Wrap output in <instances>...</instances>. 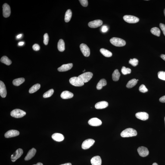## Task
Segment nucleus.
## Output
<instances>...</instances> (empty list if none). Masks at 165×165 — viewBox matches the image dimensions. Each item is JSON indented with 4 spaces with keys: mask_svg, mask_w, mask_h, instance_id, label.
Returning <instances> with one entry per match:
<instances>
[{
    "mask_svg": "<svg viewBox=\"0 0 165 165\" xmlns=\"http://www.w3.org/2000/svg\"><path fill=\"white\" fill-rule=\"evenodd\" d=\"M137 134V131L135 130L129 128L122 131L120 134V135L122 137H129L136 136Z\"/></svg>",
    "mask_w": 165,
    "mask_h": 165,
    "instance_id": "obj_1",
    "label": "nucleus"
},
{
    "mask_svg": "<svg viewBox=\"0 0 165 165\" xmlns=\"http://www.w3.org/2000/svg\"><path fill=\"white\" fill-rule=\"evenodd\" d=\"M110 41L111 44L116 47H123L126 45V41L120 38L113 37L110 39Z\"/></svg>",
    "mask_w": 165,
    "mask_h": 165,
    "instance_id": "obj_2",
    "label": "nucleus"
},
{
    "mask_svg": "<svg viewBox=\"0 0 165 165\" xmlns=\"http://www.w3.org/2000/svg\"><path fill=\"white\" fill-rule=\"evenodd\" d=\"M26 113L23 110L16 109L12 110L11 112V115L12 117L16 118H20L25 115Z\"/></svg>",
    "mask_w": 165,
    "mask_h": 165,
    "instance_id": "obj_3",
    "label": "nucleus"
},
{
    "mask_svg": "<svg viewBox=\"0 0 165 165\" xmlns=\"http://www.w3.org/2000/svg\"><path fill=\"white\" fill-rule=\"evenodd\" d=\"M93 74L90 72H86L80 75L78 77L82 81L85 83L88 82L92 78Z\"/></svg>",
    "mask_w": 165,
    "mask_h": 165,
    "instance_id": "obj_4",
    "label": "nucleus"
},
{
    "mask_svg": "<svg viewBox=\"0 0 165 165\" xmlns=\"http://www.w3.org/2000/svg\"><path fill=\"white\" fill-rule=\"evenodd\" d=\"M69 81L72 85L76 87L82 86L84 84L78 77H72L71 78Z\"/></svg>",
    "mask_w": 165,
    "mask_h": 165,
    "instance_id": "obj_5",
    "label": "nucleus"
},
{
    "mask_svg": "<svg viewBox=\"0 0 165 165\" xmlns=\"http://www.w3.org/2000/svg\"><path fill=\"white\" fill-rule=\"evenodd\" d=\"M125 21L129 23H135L139 21V19L135 16L126 15L123 17Z\"/></svg>",
    "mask_w": 165,
    "mask_h": 165,
    "instance_id": "obj_6",
    "label": "nucleus"
},
{
    "mask_svg": "<svg viewBox=\"0 0 165 165\" xmlns=\"http://www.w3.org/2000/svg\"><path fill=\"white\" fill-rule=\"evenodd\" d=\"M95 141L92 139H88L85 140L82 143V148L84 150L88 149L93 145Z\"/></svg>",
    "mask_w": 165,
    "mask_h": 165,
    "instance_id": "obj_7",
    "label": "nucleus"
},
{
    "mask_svg": "<svg viewBox=\"0 0 165 165\" xmlns=\"http://www.w3.org/2000/svg\"><path fill=\"white\" fill-rule=\"evenodd\" d=\"M23 151L21 149H17L14 153L12 155L11 157V161L15 162L16 160L21 157L23 154Z\"/></svg>",
    "mask_w": 165,
    "mask_h": 165,
    "instance_id": "obj_8",
    "label": "nucleus"
},
{
    "mask_svg": "<svg viewBox=\"0 0 165 165\" xmlns=\"http://www.w3.org/2000/svg\"><path fill=\"white\" fill-rule=\"evenodd\" d=\"M80 48L81 51L85 56H89L90 52V49L87 45L84 44H81L80 45Z\"/></svg>",
    "mask_w": 165,
    "mask_h": 165,
    "instance_id": "obj_9",
    "label": "nucleus"
},
{
    "mask_svg": "<svg viewBox=\"0 0 165 165\" xmlns=\"http://www.w3.org/2000/svg\"><path fill=\"white\" fill-rule=\"evenodd\" d=\"M137 151L139 155L142 157H146L149 154V151L148 149L144 147H138Z\"/></svg>",
    "mask_w": 165,
    "mask_h": 165,
    "instance_id": "obj_10",
    "label": "nucleus"
},
{
    "mask_svg": "<svg viewBox=\"0 0 165 165\" xmlns=\"http://www.w3.org/2000/svg\"><path fill=\"white\" fill-rule=\"evenodd\" d=\"M3 15L4 17H9L11 14V8L7 4H4L3 6Z\"/></svg>",
    "mask_w": 165,
    "mask_h": 165,
    "instance_id": "obj_11",
    "label": "nucleus"
},
{
    "mask_svg": "<svg viewBox=\"0 0 165 165\" xmlns=\"http://www.w3.org/2000/svg\"><path fill=\"white\" fill-rule=\"evenodd\" d=\"M88 123L93 126H98L102 124V122L97 118H93L88 121Z\"/></svg>",
    "mask_w": 165,
    "mask_h": 165,
    "instance_id": "obj_12",
    "label": "nucleus"
},
{
    "mask_svg": "<svg viewBox=\"0 0 165 165\" xmlns=\"http://www.w3.org/2000/svg\"><path fill=\"white\" fill-rule=\"evenodd\" d=\"M19 133L18 131L11 130L6 132L4 136L6 138H10L18 136L19 135Z\"/></svg>",
    "mask_w": 165,
    "mask_h": 165,
    "instance_id": "obj_13",
    "label": "nucleus"
},
{
    "mask_svg": "<svg viewBox=\"0 0 165 165\" xmlns=\"http://www.w3.org/2000/svg\"><path fill=\"white\" fill-rule=\"evenodd\" d=\"M103 22L100 20H97L90 22L88 26L92 28H95L101 26Z\"/></svg>",
    "mask_w": 165,
    "mask_h": 165,
    "instance_id": "obj_14",
    "label": "nucleus"
},
{
    "mask_svg": "<svg viewBox=\"0 0 165 165\" xmlns=\"http://www.w3.org/2000/svg\"><path fill=\"white\" fill-rule=\"evenodd\" d=\"M137 118L141 120H146L149 118V115L145 112H139L135 114Z\"/></svg>",
    "mask_w": 165,
    "mask_h": 165,
    "instance_id": "obj_15",
    "label": "nucleus"
},
{
    "mask_svg": "<svg viewBox=\"0 0 165 165\" xmlns=\"http://www.w3.org/2000/svg\"><path fill=\"white\" fill-rule=\"evenodd\" d=\"M7 92L5 85L2 81H0V95L2 98L6 96Z\"/></svg>",
    "mask_w": 165,
    "mask_h": 165,
    "instance_id": "obj_16",
    "label": "nucleus"
},
{
    "mask_svg": "<svg viewBox=\"0 0 165 165\" xmlns=\"http://www.w3.org/2000/svg\"><path fill=\"white\" fill-rule=\"evenodd\" d=\"M73 67L72 63L62 65L61 67L58 68L57 70L59 72H65L70 70Z\"/></svg>",
    "mask_w": 165,
    "mask_h": 165,
    "instance_id": "obj_17",
    "label": "nucleus"
},
{
    "mask_svg": "<svg viewBox=\"0 0 165 165\" xmlns=\"http://www.w3.org/2000/svg\"><path fill=\"white\" fill-rule=\"evenodd\" d=\"M92 165H101V160L99 156H97L92 157L91 160Z\"/></svg>",
    "mask_w": 165,
    "mask_h": 165,
    "instance_id": "obj_18",
    "label": "nucleus"
},
{
    "mask_svg": "<svg viewBox=\"0 0 165 165\" xmlns=\"http://www.w3.org/2000/svg\"><path fill=\"white\" fill-rule=\"evenodd\" d=\"M108 106V103L106 101H101L97 103L95 106V108L97 109H101L106 108Z\"/></svg>",
    "mask_w": 165,
    "mask_h": 165,
    "instance_id": "obj_19",
    "label": "nucleus"
},
{
    "mask_svg": "<svg viewBox=\"0 0 165 165\" xmlns=\"http://www.w3.org/2000/svg\"><path fill=\"white\" fill-rule=\"evenodd\" d=\"M36 149L34 148H32L31 149L29 150L28 152V153L27 155L25 157V160H28L31 159L35 156V154H36Z\"/></svg>",
    "mask_w": 165,
    "mask_h": 165,
    "instance_id": "obj_20",
    "label": "nucleus"
},
{
    "mask_svg": "<svg viewBox=\"0 0 165 165\" xmlns=\"http://www.w3.org/2000/svg\"><path fill=\"white\" fill-rule=\"evenodd\" d=\"M52 139L57 142H61L64 140V136L62 134L55 133L52 135Z\"/></svg>",
    "mask_w": 165,
    "mask_h": 165,
    "instance_id": "obj_21",
    "label": "nucleus"
},
{
    "mask_svg": "<svg viewBox=\"0 0 165 165\" xmlns=\"http://www.w3.org/2000/svg\"><path fill=\"white\" fill-rule=\"evenodd\" d=\"M73 94L71 92L68 91H64L62 92L61 94V97L63 99H68L73 98Z\"/></svg>",
    "mask_w": 165,
    "mask_h": 165,
    "instance_id": "obj_22",
    "label": "nucleus"
},
{
    "mask_svg": "<svg viewBox=\"0 0 165 165\" xmlns=\"http://www.w3.org/2000/svg\"><path fill=\"white\" fill-rule=\"evenodd\" d=\"M57 48L61 52H63L65 50V44L64 40L60 39L57 44Z\"/></svg>",
    "mask_w": 165,
    "mask_h": 165,
    "instance_id": "obj_23",
    "label": "nucleus"
},
{
    "mask_svg": "<svg viewBox=\"0 0 165 165\" xmlns=\"http://www.w3.org/2000/svg\"><path fill=\"white\" fill-rule=\"evenodd\" d=\"M107 85V82L105 79H101L97 85L96 88L99 90L102 89L103 87Z\"/></svg>",
    "mask_w": 165,
    "mask_h": 165,
    "instance_id": "obj_24",
    "label": "nucleus"
},
{
    "mask_svg": "<svg viewBox=\"0 0 165 165\" xmlns=\"http://www.w3.org/2000/svg\"><path fill=\"white\" fill-rule=\"evenodd\" d=\"M120 76V73L117 69L115 70L112 74V77L113 80L115 81H118Z\"/></svg>",
    "mask_w": 165,
    "mask_h": 165,
    "instance_id": "obj_25",
    "label": "nucleus"
},
{
    "mask_svg": "<svg viewBox=\"0 0 165 165\" xmlns=\"http://www.w3.org/2000/svg\"><path fill=\"white\" fill-rule=\"evenodd\" d=\"M25 79L23 78H18L14 79L13 81V84L15 86H19L25 82Z\"/></svg>",
    "mask_w": 165,
    "mask_h": 165,
    "instance_id": "obj_26",
    "label": "nucleus"
},
{
    "mask_svg": "<svg viewBox=\"0 0 165 165\" xmlns=\"http://www.w3.org/2000/svg\"><path fill=\"white\" fill-rule=\"evenodd\" d=\"M100 52L104 56L107 57H110L112 55V54L110 51L104 48H101L100 50Z\"/></svg>",
    "mask_w": 165,
    "mask_h": 165,
    "instance_id": "obj_27",
    "label": "nucleus"
},
{
    "mask_svg": "<svg viewBox=\"0 0 165 165\" xmlns=\"http://www.w3.org/2000/svg\"><path fill=\"white\" fill-rule=\"evenodd\" d=\"M72 12L71 10L68 9L66 11L65 15V20L66 23H68L71 18Z\"/></svg>",
    "mask_w": 165,
    "mask_h": 165,
    "instance_id": "obj_28",
    "label": "nucleus"
},
{
    "mask_svg": "<svg viewBox=\"0 0 165 165\" xmlns=\"http://www.w3.org/2000/svg\"><path fill=\"white\" fill-rule=\"evenodd\" d=\"M40 88V85L37 84H35L29 90V92L30 93H33L37 91Z\"/></svg>",
    "mask_w": 165,
    "mask_h": 165,
    "instance_id": "obj_29",
    "label": "nucleus"
},
{
    "mask_svg": "<svg viewBox=\"0 0 165 165\" xmlns=\"http://www.w3.org/2000/svg\"><path fill=\"white\" fill-rule=\"evenodd\" d=\"M138 81L135 79H131L129 81L126 85V87L128 88H130L135 86L137 83Z\"/></svg>",
    "mask_w": 165,
    "mask_h": 165,
    "instance_id": "obj_30",
    "label": "nucleus"
},
{
    "mask_svg": "<svg viewBox=\"0 0 165 165\" xmlns=\"http://www.w3.org/2000/svg\"><path fill=\"white\" fill-rule=\"evenodd\" d=\"M1 63H4L8 66L10 65L12 63L11 60L6 56H4L1 57Z\"/></svg>",
    "mask_w": 165,
    "mask_h": 165,
    "instance_id": "obj_31",
    "label": "nucleus"
},
{
    "mask_svg": "<svg viewBox=\"0 0 165 165\" xmlns=\"http://www.w3.org/2000/svg\"><path fill=\"white\" fill-rule=\"evenodd\" d=\"M151 33L155 36H159L160 31V29L157 27H154L152 28L151 30Z\"/></svg>",
    "mask_w": 165,
    "mask_h": 165,
    "instance_id": "obj_32",
    "label": "nucleus"
},
{
    "mask_svg": "<svg viewBox=\"0 0 165 165\" xmlns=\"http://www.w3.org/2000/svg\"><path fill=\"white\" fill-rule=\"evenodd\" d=\"M54 92V90L51 89L44 94L43 97L44 98H48L52 95Z\"/></svg>",
    "mask_w": 165,
    "mask_h": 165,
    "instance_id": "obj_33",
    "label": "nucleus"
},
{
    "mask_svg": "<svg viewBox=\"0 0 165 165\" xmlns=\"http://www.w3.org/2000/svg\"><path fill=\"white\" fill-rule=\"evenodd\" d=\"M121 71L123 74L126 75L130 74L131 72V70L130 69L126 68L125 67H123L121 69Z\"/></svg>",
    "mask_w": 165,
    "mask_h": 165,
    "instance_id": "obj_34",
    "label": "nucleus"
},
{
    "mask_svg": "<svg viewBox=\"0 0 165 165\" xmlns=\"http://www.w3.org/2000/svg\"><path fill=\"white\" fill-rule=\"evenodd\" d=\"M138 61L136 58H133V59H130L129 61V64L132 65L134 67H136L138 64Z\"/></svg>",
    "mask_w": 165,
    "mask_h": 165,
    "instance_id": "obj_35",
    "label": "nucleus"
},
{
    "mask_svg": "<svg viewBox=\"0 0 165 165\" xmlns=\"http://www.w3.org/2000/svg\"><path fill=\"white\" fill-rule=\"evenodd\" d=\"M158 76L159 79L161 80H165V72L160 71L158 73Z\"/></svg>",
    "mask_w": 165,
    "mask_h": 165,
    "instance_id": "obj_36",
    "label": "nucleus"
},
{
    "mask_svg": "<svg viewBox=\"0 0 165 165\" xmlns=\"http://www.w3.org/2000/svg\"><path fill=\"white\" fill-rule=\"evenodd\" d=\"M139 91L140 92L142 93H145L148 92V90L146 87L145 85H142L140 86L139 88Z\"/></svg>",
    "mask_w": 165,
    "mask_h": 165,
    "instance_id": "obj_37",
    "label": "nucleus"
},
{
    "mask_svg": "<svg viewBox=\"0 0 165 165\" xmlns=\"http://www.w3.org/2000/svg\"><path fill=\"white\" fill-rule=\"evenodd\" d=\"M44 44L45 45H48L49 40V37L48 34L45 33L44 35Z\"/></svg>",
    "mask_w": 165,
    "mask_h": 165,
    "instance_id": "obj_38",
    "label": "nucleus"
},
{
    "mask_svg": "<svg viewBox=\"0 0 165 165\" xmlns=\"http://www.w3.org/2000/svg\"><path fill=\"white\" fill-rule=\"evenodd\" d=\"M81 5L84 7H87L88 5V1L87 0H80L79 1Z\"/></svg>",
    "mask_w": 165,
    "mask_h": 165,
    "instance_id": "obj_39",
    "label": "nucleus"
},
{
    "mask_svg": "<svg viewBox=\"0 0 165 165\" xmlns=\"http://www.w3.org/2000/svg\"><path fill=\"white\" fill-rule=\"evenodd\" d=\"M32 48L35 51H38L40 49V47L38 44H35L32 46Z\"/></svg>",
    "mask_w": 165,
    "mask_h": 165,
    "instance_id": "obj_40",
    "label": "nucleus"
},
{
    "mask_svg": "<svg viewBox=\"0 0 165 165\" xmlns=\"http://www.w3.org/2000/svg\"><path fill=\"white\" fill-rule=\"evenodd\" d=\"M160 27L161 30L162 31L163 34L165 36V25L162 23H160Z\"/></svg>",
    "mask_w": 165,
    "mask_h": 165,
    "instance_id": "obj_41",
    "label": "nucleus"
},
{
    "mask_svg": "<svg viewBox=\"0 0 165 165\" xmlns=\"http://www.w3.org/2000/svg\"><path fill=\"white\" fill-rule=\"evenodd\" d=\"M108 28L107 26H104L101 27V31L102 32H107L108 31Z\"/></svg>",
    "mask_w": 165,
    "mask_h": 165,
    "instance_id": "obj_42",
    "label": "nucleus"
},
{
    "mask_svg": "<svg viewBox=\"0 0 165 165\" xmlns=\"http://www.w3.org/2000/svg\"><path fill=\"white\" fill-rule=\"evenodd\" d=\"M159 101L160 102H165V95L162 96L160 98Z\"/></svg>",
    "mask_w": 165,
    "mask_h": 165,
    "instance_id": "obj_43",
    "label": "nucleus"
},
{
    "mask_svg": "<svg viewBox=\"0 0 165 165\" xmlns=\"http://www.w3.org/2000/svg\"><path fill=\"white\" fill-rule=\"evenodd\" d=\"M160 57H161V58L162 59H163L165 61V55H164V54H161V56H160Z\"/></svg>",
    "mask_w": 165,
    "mask_h": 165,
    "instance_id": "obj_44",
    "label": "nucleus"
},
{
    "mask_svg": "<svg viewBox=\"0 0 165 165\" xmlns=\"http://www.w3.org/2000/svg\"><path fill=\"white\" fill-rule=\"evenodd\" d=\"M24 42H20L18 44V45L19 46H23L24 45Z\"/></svg>",
    "mask_w": 165,
    "mask_h": 165,
    "instance_id": "obj_45",
    "label": "nucleus"
},
{
    "mask_svg": "<svg viewBox=\"0 0 165 165\" xmlns=\"http://www.w3.org/2000/svg\"><path fill=\"white\" fill-rule=\"evenodd\" d=\"M22 36V34H19L18 35H17V39H19V38L21 37Z\"/></svg>",
    "mask_w": 165,
    "mask_h": 165,
    "instance_id": "obj_46",
    "label": "nucleus"
},
{
    "mask_svg": "<svg viewBox=\"0 0 165 165\" xmlns=\"http://www.w3.org/2000/svg\"><path fill=\"white\" fill-rule=\"evenodd\" d=\"M60 165H72V164L71 163H64V164H62Z\"/></svg>",
    "mask_w": 165,
    "mask_h": 165,
    "instance_id": "obj_47",
    "label": "nucleus"
},
{
    "mask_svg": "<svg viewBox=\"0 0 165 165\" xmlns=\"http://www.w3.org/2000/svg\"><path fill=\"white\" fill-rule=\"evenodd\" d=\"M33 165H43V164L42 163L39 162L37 163V164H34Z\"/></svg>",
    "mask_w": 165,
    "mask_h": 165,
    "instance_id": "obj_48",
    "label": "nucleus"
},
{
    "mask_svg": "<svg viewBox=\"0 0 165 165\" xmlns=\"http://www.w3.org/2000/svg\"><path fill=\"white\" fill-rule=\"evenodd\" d=\"M152 165H158L157 163H153Z\"/></svg>",
    "mask_w": 165,
    "mask_h": 165,
    "instance_id": "obj_49",
    "label": "nucleus"
},
{
    "mask_svg": "<svg viewBox=\"0 0 165 165\" xmlns=\"http://www.w3.org/2000/svg\"><path fill=\"white\" fill-rule=\"evenodd\" d=\"M164 15H165V9H164Z\"/></svg>",
    "mask_w": 165,
    "mask_h": 165,
    "instance_id": "obj_50",
    "label": "nucleus"
},
{
    "mask_svg": "<svg viewBox=\"0 0 165 165\" xmlns=\"http://www.w3.org/2000/svg\"><path fill=\"white\" fill-rule=\"evenodd\" d=\"M85 70H84L83 71V72H85Z\"/></svg>",
    "mask_w": 165,
    "mask_h": 165,
    "instance_id": "obj_51",
    "label": "nucleus"
},
{
    "mask_svg": "<svg viewBox=\"0 0 165 165\" xmlns=\"http://www.w3.org/2000/svg\"><path fill=\"white\" fill-rule=\"evenodd\" d=\"M164 121H165V117H164Z\"/></svg>",
    "mask_w": 165,
    "mask_h": 165,
    "instance_id": "obj_52",
    "label": "nucleus"
},
{
    "mask_svg": "<svg viewBox=\"0 0 165 165\" xmlns=\"http://www.w3.org/2000/svg\"><path fill=\"white\" fill-rule=\"evenodd\" d=\"M137 81H138V79H137Z\"/></svg>",
    "mask_w": 165,
    "mask_h": 165,
    "instance_id": "obj_53",
    "label": "nucleus"
}]
</instances>
